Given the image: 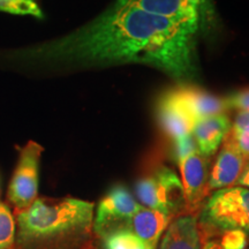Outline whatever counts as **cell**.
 I'll use <instances>...</instances> for the list:
<instances>
[{"label": "cell", "mask_w": 249, "mask_h": 249, "mask_svg": "<svg viewBox=\"0 0 249 249\" xmlns=\"http://www.w3.org/2000/svg\"><path fill=\"white\" fill-rule=\"evenodd\" d=\"M197 30L148 13L129 0H117L73 33L11 52L9 61L45 68L140 64L187 83L197 75Z\"/></svg>", "instance_id": "cell-1"}, {"label": "cell", "mask_w": 249, "mask_h": 249, "mask_svg": "<svg viewBox=\"0 0 249 249\" xmlns=\"http://www.w3.org/2000/svg\"><path fill=\"white\" fill-rule=\"evenodd\" d=\"M93 216L92 202L37 197L15 214V244L18 249H77L91 234Z\"/></svg>", "instance_id": "cell-2"}, {"label": "cell", "mask_w": 249, "mask_h": 249, "mask_svg": "<svg viewBox=\"0 0 249 249\" xmlns=\"http://www.w3.org/2000/svg\"><path fill=\"white\" fill-rule=\"evenodd\" d=\"M198 222L214 233L242 231L249 240V189L232 186L214 191L202 207Z\"/></svg>", "instance_id": "cell-3"}, {"label": "cell", "mask_w": 249, "mask_h": 249, "mask_svg": "<svg viewBox=\"0 0 249 249\" xmlns=\"http://www.w3.org/2000/svg\"><path fill=\"white\" fill-rule=\"evenodd\" d=\"M135 194L144 208L170 217L187 205L181 180L166 166L158 167L150 176L140 179L135 185Z\"/></svg>", "instance_id": "cell-4"}, {"label": "cell", "mask_w": 249, "mask_h": 249, "mask_svg": "<svg viewBox=\"0 0 249 249\" xmlns=\"http://www.w3.org/2000/svg\"><path fill=\"white\" fill-rule=\"evenodd\" d=\"M43 151L42 145L34 141L18 149V160L7 191V200L17 213L27 209L38 197L39 165Z\"/></svg>", "instance_id": "cell-5"}, {"label": "cell", "mask_w": 249, "mask_h": 249, "mask_svg": "<svg viewBox=\"0 0 249 249\" xmlns=\"http://www.w3.org/2000/svg\"><path fill=\"white\" fill-rule=\"evenodd\" d=\"M143 205L123 185H116L99 201L93 216L92 230L99 238L117 230L127 229L129 220Z\"/></svg>", "instance_id": "cell-6"}, {"label": "cell", "mask_w": 249, "mask_h": 249, "mask_svg": "<svg viewBox=\"0 0 249 249\" xmlns=\"http://www.w3.org/2000/svg\"><path fill=\"white\" fill-rule=\"evenodd\" d=\"M246 160V157L236 147L234 140L229 133L224 140L213 170L210 171L207 191L214 192L234 186L241 176Z\"/></svg>", "instance_id": "cell-7"}, {"label": "cell", "mask_w": 249, "mask_h": 249, "mask_svg": "<svg viewBox=\"0 0 249 249\" xmlns=\"http://www.w3.org/2000/svg\"><path fill=\"white\" fill-rule=\"evenodd\" d=\"M178 164L186 203L191 207H196L208 193L207 186L210 174L209 158L200 151H196L178 160Z\"/></svg>", "instance_id": "cell-8"}, {"label": "cell", "mask_w": 249, "mask_h": 249, "mask_svg": "<svg viewBox=\"0 0 249 249\" xmlns=\"http://www.w3.org/2000/svg\"><path fill=\"white\" fill-rule=\"evenodd\" d=\"M143 11L200 28L201 0H129Z\"/></svg>", "instance_id": "cell-9"}, {"label": "cell", "mask_w": 249, "mask_h": 249, "mask_svg": "<svg viewBox=\"0 0 249 249\" xmlns=\"http://www.w3.org/2000/svg\"><path fill=\"white\" fill-rule=\"evenodd\" d=\"M232 123L225 113L216 114L196 120L192 134L194 136L198 151L210 158L216 154L227 134L231 132Z\"/></svg>", "instance_id": "cell-10"}, {"label": "cell", "mask_w": 249, "mask_h": 249, "mask_svg": "<svg viewBox=\"0 0 249 249\" xmlns=\"http://www.w3.org/2000/svg\"><path fill=\"white\" fill-rule=\"evenodd\" d=\"M172 98L185 110L192 119L200 120L202 118L224 113L226 110L225 101L210 95L203 90L195 88H179L169 92Z\"/></svg>", "instance_id": "cell-11"}, {"label": "cell", "mask_w": 249, "mask_h": 249, "mask_svg": "<svg viewBox=\"0 0 249 249\" xmlns=\"http://www.w3.org/2000/svg\"><path fill=\"white\" fill-rule=\"evenodd\" d=\"M160 249H201L198 220L192 214L180 216L169 224Z\"/></svg>", "instance_id": "cell-12"}, {"label": "cell", "mask_w": 249, "mask_h": 249, "mask_svg": "<svg viewBox=\"0 0 249 249\" xmlns=\"http://www.w3.org/2000/svg\"><path fill=\"white\" fill-rule=\"evenodd\" d=\"M171 217L160 211L143 207L129 220L127 229L139 236L151 249H156L158 241L167 229Z\"/></svg>", "instance_id": "cell-13"}, {"label": "cell", "mask_w": 249, "mask_h": 249, "mask_svg": "<svg viewBox=\"0 0 249 249\" xmlns=\"http://www.w3.org/2000/svg\"><path fill=\"white\" fill-rule=\"evenodd\" d=\"M158 119L161 128L173 141L192 134L194 126L192 117L174 101L169 92L160 102Z\"/></svg>", "instance_id": "cell-14"}, {"label": "cell", "mask_w": 249, "mask_h": 249, "mask_svg": "<svg viewBox=\"0 0 249 249\" xmlns=\"http://www.w3.org/2000/svg\"><path fill=\"white\" fill-rule=\"evenodd\" d=\"M104 249H151L128 229L117 230L103 236Z\"/></svg>", "instance_id": "cell-15"}, {"label": "cell", "mask_w": 249, "mask_h": 249, "mask_svg": "<svg viewBox=\"0 0 249 249\" xmlns=\"http://www.w3.org/2000/svg\"><path fill=\"white\" fill-rule=\"evenodd\" d=\"M17 240V223L12 210L0 202V249H12Z\"/></svg>", "instance_id": "cell-16"}, {"label": "cell", "mask_w": 249, "mask_h": 249, "mask_svg": "<svg viewBox=\"0 0 249 249\" xmlns=\"http://www.w3.org/2000/svg\"><path fill=\"white\" fill-rule=\"evenodd\" d=\"M230 134L246 160H249V111L238 112Z\"/></svg>", "instance_id": "cell-17"}, {"label": "cell", "mask_w": 249, "mask_h": 249, "mask_svg": "<svg viewBox=\"0 0 249 249\" xmlns=\"http://www.w3.org/2000/svg\"><path fill=\"white\" fill-rule=\"evenodd\" d=\"M0 11L15 15L43 18L42 11L35 0H0Z\"/></svg>", "instance_id": "cell-18"}, {"label": "cell", "mask_w": 249, "mask_h": 249, "mask_svg": "<svg viewBox=\"0 0 249 249\" xmlns=\"http://www.w3.org/2000/svg\"><path fill=\"white\" fill-rule=\"evenodd\" d=\"M219 242L224 249H247L248 238L242 231L231 230L222 233Z\"/></svg>", "instance_id": "cell-19"}, {"label": "cell", "mask_w": 249, "mask_h": 249, "mask_svg": "<svg viewBox=\"0 0 249 249\" xmlns=\"http://www.w3.org/2000/svg\"><path fill=\"white\" fill-rule=\"evenodd\" d=\"M196 151H198V148L193 134H188L174 141V155H176L177 160H182Z\"/></svg>", "instance_id": "cell-20"}, {"label": "cell", "mask_w": 249, "mask_h": 249, "mask_svg": "<svg viewBox=\"0 0 249 249\" xmlns=\"http://www.w3.org/2000/svg\"><path fill=\"white\" fill-rule=\"evenodd\" d=\"M225 101L226 108H236L239 111H249V89L230 95Z\"/></svg>", "instance_id": "cell-21"}, {"label": "cell", "mask_w": 249, "mask_h": 249, "mask_svg": "<svg viewBox=\"0 0 249 249\" xmlns=\"http://www.w3.org/2000/svg\"><path fill=\"white\" fill-rule=\"evenodd\" d=\"M214 5L213 0H201V18L200 26L205 29L213 26Z\"/></svg>", "instance_id": "cell-22"}, {"label": "cell", "mask_w": 249, "mask_h": 249, "mask_svg": "<svg viewBox=\"0 0 249 249\" xmlns=\"http://www.w3.org/2000/svg\"><path fill=\"white\" fill-rule=\"evenodd\" d=\"M236 185L241 186V187H246V188L249 189V160H246L245 167L242 170L241 176L239 177L238 181H236Z\"/></svg>", "instance_id": "cell-23"}, {"label": "cell", "mask_w": 249, "mask_h": 249, "mask_svg": "<svg viewBox=\"0 0 249 249\" xmlns=\"http://www.w3.org/2000/svg\"><path fill=\"white\" fill-rule=\"evenodd\" d=\"M201 249H224L220 245L219 240L217 239H210V240H207L204 242L203 247H201Z\"/></svg>", "instance_id": "cell-24"}]
</instances>
